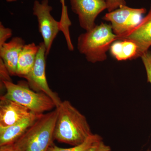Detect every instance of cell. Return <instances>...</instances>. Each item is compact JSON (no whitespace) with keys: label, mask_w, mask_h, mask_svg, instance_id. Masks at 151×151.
<instances>
[{"label":"cell","mask_w":151,"mask_h":151,"mask_svg":"<svg viewBox=\"0 0 151 151\" xmlns=\"http://www.w3.org/2000/svg\"><path fill=\"white\" fill-rule=\"evenodd\" d=\"M54 139L72 146L84 142L93 134L86 117L68 100L58 107Z\"/></svg>","instance_id":"cell-1"},{"label":"cell","mask_w":151,"mask_h":151,"mask_svg":"<svg viewBox=\"0 0 151 151\" xmlns=\"http://www.w3.org/2000/svg\"><path fill=\"white\" fill-rule=\"evenodd\" d=\"M58 111L40 115L18 139L11 145L18 151H47L53 144Z\"/></svg>","instance_id":"cell-2"},{"label":"cell","mask_w":151,"mask_h":151,"mask_svg":"<svg viewBox=\"0 0 151 151\" xmlns=\"http://www.w3.org/2000/svg\"><path fill=\"white\" fill-rule=\"evenodd\" d=\"M116 40L111 25L102 23L79 36L77 48L89 62H102L107 59L106 52Z\"/></svg>","instance_id":"cell-3"},{"label":"cell","mask_w":151,"mask_h":151,"mask_svg":"<svg viewBox=\"0 0 151 151\" xmlns=\"http://www.w3.org/2000/svg\"><path fill=\"white\" fill-rule=\"evenodd\" d=\"M3 85L6 90L1 97L14 101L37 115L43 114L56 108L52 99L43 92H37L23 83L15 84L6 81Z\"/></svg>","instance_id":"cell-4"},{"label":"cell","mask_w":151,"mask_h":151,"mask_svg":"<svg viewBox=\"0 0 151 151\" xmlns=\"http://www.w3.org/2000/svg\"><path fill=\"white\" fill-rule=\"evenodd\" d=\"M146 9L132 8L127 5L108 12L103 18V19L111 23L114 33L117 36V40L126 35L140 23L143 15Z\"/></svg>","instance_id":"cell-5"},{"label":"cell","mask_w":151,"mask_h":151,"mask_svg":"<svg viewBox=\"0 0 151 151\" xmlns=\"http://www.w3.org/2000/svg\"><path fill=\"white\" fill-rule=\"evenodd\" d=\"M33 14L37 18L38 28L46 48L47 56L49 54L53 41L59 31L61 25L59 22L55 19L51 14L52 8L48 0L41 2L35 0L33 6Z\"/></svg>","instance_id":"cell-6"},{"label":"cell","mask_w":151,"mask_h":151,"mask_svg":"<svg viewBox=\"0 0 151 151\" xmlns=\"http://www.w3.org/2000/svg\"><path fill=\"white\" fill-rule=\"evenodd\" d=\"M39 46L35 65L30 72L24 78L27 80L28 85L30 89L35 92H43L47 94L57 108L62 101L58 94L53 92L49 86L46 76V48L43 42L40 43Z\"/></svg>","instance_id":"cell-7"},{"label":"cell","mask_w":151,"mask_h":151,"mask_svg":"<svg viewBox=\"0 0 151 151\" xmlns=\"http://www.w3.org/2000/svg\"><path fill=\"white\" fill-rule=\"evenodd\" d=\"M72 11L78 15L79 24L86 31L96 25L95 21L107 9L106 0H69Z\"/></svg>","instance_id":"cell-8"},{"label":"cell","mask_w":151,"mask_h":151,"mask_svg":"<svg viewBox=\"0 0 151 151\" xmlns=\"http://www.w3.org/2000/svg\"><path fill=\"white\" fill-rule=\"evenodd\" d=\"M126 40L134 42L138 47L136 58H141L151 47V4L148 13L140 23L118 40Z\"/></svg>","instance_id":"cell-9"},{"label":"cell","mask_w":151,"mask_h":151,"mask_svg":"<svg viewBox=\"0 0 151 151\" xmlns=\"http://www.w3.org/2000/svg\"><path fill=\"white\" fill-rule=\"evenodd\" d=\"M33 113H34L20 104L1 97L0 127H8L17 124Z\"/></svg>","instance_id":"cell-10"},{"label":"cell","mask_w":151,"mask_h":151,"mask_svg":"<svg viewBox=\"0 0 151 151\" xmlns=\"http://www.w3.org/2000/svg\"><path fill=\"white\" fill-rule=\"evenodd\" d=\"M25 43L22 38L15 37L0 47V58L2 60L11 76H16L19 57Z\"/></svg>","instance_id":"cell-11"},{"label":"cell","mask_w":151,"mask_h":151,"mask_svg":"<svg viewBox=\"0 0 151 151\" xmlns=\"http://www.w3.org/2000/svg\"><path fill=\"white\" fill-rule=\"evenodd\" d=\"M40 115L33 113L22 121L6 127H0V147L12 145L23 134Z\"/></svg>","instance_id":"cell-12"},{"label":"cell","mask_w":151,"mask_h":151,"mask_svg":"<svg viewBox=\"0 0 151 151\" xmlns=\"http://www.w3.org/2000/svg\"><path fill=\"white\" fill-rule=\"evenodd\" d=\"M39 46L34 42L25 44L18 62L16 76L24 78L30 72L35 63Z\"/></svg>","instance_id":"cell-13"},{"label":"cell","mask_w":151,"mask_h":151,"mask_svg":"<svg viewBox=\"0 0 151 151\" xmlns=\"http://www.w3.org/2000/svg\"><path fill=\"white\" fill-rule=\"evenodd\" d=\"M112 56L118 61L137 59L138 47L131 41L117 40L111 45L109 50Z\"/></svg>","instance_id":"cell-14"},{"label":"cell","mask_w":151,"mask_h":151,"mask_svg":"<svg viewBox=\"0 0 151 151\" xmlns=\"http://www.w3.org/2000/svg\"><path fill=\"white\" fill-rule=\"evenodd\" d=\"M102 140L103 138L100 135L93 134L81 145L64 148L58 147L53 144L49 147L47 151H88L95 143Z\"/></svg>","instance_id":"cell-15"},{"label":"cell","mask_w":151,"mask_h":151,"mask_svg":"<svg viewBox=\"0 0 151 151\" xmlns=\"http://www.w3.org/2000/svg\"><path fill=\"white\" fill-rule=\"evenodd\" d=\"M141 58L145 68L147 81L151 84V52H145Z\"/></svg>","instance_id":"cell-16"},{"label":"cell","mask_w":151,"mask_h":151,"mask_svg":"<svg viewBox=\"0 0 151 151\" xmlns=\"http://www.w3.org/2000/svg\"><path fill=\"white\" fill-rule=\"evenodd\" d=\"M11 76L2 60L0 58V85L1 89H5L3 85L4 81H12Z\"/></svg>","instance_id":"cell-17"},{"label":"cell","mask_w":151,"mask_h":151,"mask_svg":"<svg viewBox=\"0 0 151 151\" xmlns=\"http://www.w3.org/2000/svg\"><path fill=\"white\" fill-rule=\"evenodd\" d=\"M12 35V30L9 28L5 27L0 23V47L6 43L7 40Z\"/></svg>","instance_id":"cell-18"},{"label":"cell","mask_w":151,"mask_h":151,"mask_svg":"<svg viewBox=\"0 0 151 151\" xmlns=\"http://www.w3.org/2000/svg\"><path fill=\"white\" fill-rule=\"evenodd\" d=\"M108 12L114 10L122 6L127 5L125 0H106Z\"/></svg>","instance_id":"cell-19"},{"label":"cell","mask_w":151,"mask_h":151,"mask_svg":"<svg viewBox=\"0 0 151 151\" xmlns=\"http://www.w3.org/2000/svg\"><path fill=\"white\" fill-rule=\"evenodd\" d=\"M111 147L105 145L103 140L98 141L93 145L88 151H111Z\"/></svg>","instance_id":"cell-20"},{"label":"cell","mask_w":151,"mask_h":151,"mask_svg":"<svg viewBox=\"0 0 151 151\" xmlns=\"http://www.w3.org/2000/svg\"><path fill=\"white\" fill-rule=\"evenodd\" d=\"M0 151H18L14 149L11 145L0 147Z\"/></svg>","instance_id":"cell-21"},{"label":"cell","mask_w":151,"mask_h":151,"mask_svg":"<svg viewBox=\"0 0 151 151\" xmlns=\"http://www.w3.org/2000/svg\"><path fill=\"white\" fill-rule=\"evenodd\" d=\"M60 3H61L62 5H65V0H60Z\"/></svg>","instance_id":"cell-22"},{"label":"cell","mask_w":151,"mask_h":151,"mask_svg":"<svg viewBox=\"0 0 151 151\" xmlns=\"http://www.w3.org/2000/svg\"><path fill=\"white\" fill-rule=\"evenodd\" d=\"M17 1V0H6L7 2H13L16 1Z\"/></svg>","instance_id":"cell-23"},{"label":"cell","mask_w":151,"mask_h":151,"mask_svg":"<svg viewBox=\"0 0 151 151\" xmlns=\"http://www.w3.org/2000/svg\"></svg>","instance_id":"cell-24"}]
</instances>
